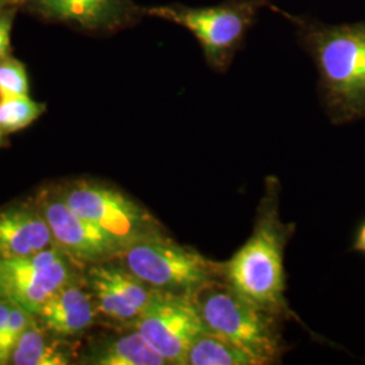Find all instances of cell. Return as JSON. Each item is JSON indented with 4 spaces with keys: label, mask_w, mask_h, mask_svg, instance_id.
Segmentation results:
<instances>
[{
    "label": "cell",
    "mask_w": 365,
    "mask_h": 365,
    "mask_svg": "<svg viewBox=\"0 0 365 365\" xmlns=\"http://www.w3.org/2000/svg\"><path fill=\"white\" fill-rule=\"evenodd\" d=\"M118 257L149 287L179 297H192L210 282L223 277L222 264L164 237L160 230L131 241Z\"/></svg>",
    "instance_id": "cell-5"
},
{
    "label": "cell",
    "mask_w": 365,
    "mask_h": 365,
    "mask_svg": "<svg viewBox=\"0 0 365 365\" xmlns=\"http://www.w3.org/2000/svg\"><path fill=\"white\" fill-rule=\"evenodd\" d=\"M45 13L87 27L120 25L130 11L128 0H38Z\"/></svg>",
    "instance_id": "cell-13"
},
{
    "label": "cell",
    "mask_w": 365,
    "mask_h": 365,
    "mask_svg": "<svg viewBox=\"0 0 365 365\" xmlns=\"http://www.w3.org/2000/svg\"><path fill=\"white\" fill-rule=\"evenodd\" d=\"M53 235L43 215L25 207L0 211V257H19L49 248Z\"/></svg>",
    "instance_id": "cell-11"
},
{
    "label": "cell",
    "mask_w": 365,
    "mask_h": 365,
    "mask_svg": "<svg viewBox=\"0 0 365 365\" xmlns=\"http://www.w3.org/2000/svg\"><path fill=\"white\" fill-rule=\"evenodd\" d=\"M27 95L29 80L24 64L7 57L0 60V101Z\"/></svg>",
    "instance_id": "cell-18"
},
{
    "label": "cell",
    "mask_w": 365,
    "mask_h": 365,
    "mask_svg": "<svg viewBox=\"0 0 365 365\" xmlns=\"http://www.w3.org/2000/svg\"><path fill=\"white\" fill-rule=\"evenodd\" d=\"M267 196L248 241L222 264L223 280L261 309L279 315L284 298V244L287 229L279 220L274 190Z\"/></svg>",
    "instance_id": "cell-2"
},
{
    "label": "cell",
    "mask_w": 365,
    "mask_h": 365,
    "mask_svg": "<svg viewBox=\"0 0 365 365\" xmlns=\"http://www.w3.org/2000/svg\"><path fill=\"white\" fill-rule=\"evenodd\" d=\"M10 307H11V304L7 300L0 298V336H1V331H3L4 325L7 322V318H9V314H10Z\"/></svg>",
    "instance_id": "cell-22"
},
{
    "label": "cell",
    "mask_w": 365,
    "mask_h": 365,
    "mask_svg": "<svg viewBox=\"0 0 365 365\" xmlns=\"http://www.w3.org/2000/svg\"><path fill=\"white\" fill-rule=\"evenodd\" d=\"M45 105L27 96L0 101V130L15 133L30 126L43 113Z\"/></svg>",
    "instance_id": "cell-17"
},
{
    "label": "cell",
    "mask_w": 365,
    "mask_h": 365,
    "mask_svg": "<svg viewBox=\"0 0 365 365\" xmlns=\"http://www.w3.org/2000/svg\"><path fill=\"white\" fill-rule=\"evenodd\" d=\"M64 200L80 217L113 235L123 248L131 241L158 230L149 212L114 188L83 184L72 188Z\"/></svg>",
    "instance_id": "cell-8"
},
{
    "label": "cell",
    "mask_w": 365,
    "mask_h": 365,
    "mask_svg": "<svg viewBox=\"0 0 365 365\" xmlns=\"http://www.w3.org/2000/svg\"><path fill=\"white\" fill-rule=\"evenodd\" d=\"M184 365H257V363L232 341L206 329L194 339Z\"/></svg>",
    "instance_id": "cell-14"
},
{
    "label": "cell",
    "mask_w": 365,
    "mask_h": 365,
    "mask_svg": "<svg viewBox=\"0 0 365 365\" xmlns=\"http://www.w3.org/2000/svg\"><path fill=\"white\" fill-rule=\"evenodd\" d=\"M167 364L184 365L194 339L206 330L191 297L155 291L133 324Z\"/></svg>",
    "instance_id": "cell-6"
},
{
    "label": "cell",
    "mask_w": 365,
    "mask_h": 365,
    "mask_svg": "<svg viewBox=\"0 0 365 365\" xmlns=\"http://www.w3.org/2000/svg\"><path fill=\"white\" fill-rule=\"evenodd\" d=\"M98 365H164L167 361L134 330L105 345L93 357Z\"/></svg>",
    "instance_id": "cell-15"
},
{
    "label": "cell",
    "mask_w": 365,
    "mask_h": 365,
    "mask_svg": "<svg viewBox=\"0 0 365 365\" xmlns=\"http://www.w3.org/2000/svg\"><path fill=\"white\" fill-rule=\"evenodd\" d=\"M271 7V0H226L214 6H156L144 13L188 30L199 42L210 68L223 72L232 64L259 13Z\"/></svg>",
    "instance_id": "cell-4"
},
{
    "label": "cell",
    "mask_w": 365,
    "mask_h": 365,
    "mask_svg": "<svg viewBox=\"0 0 365 365\" xmlns=\"http://www.w3.org/2000/svg\"><path fill=\"white\" fill-rule=\"evenodd\" d=\"M0 140H1V130H0Z\"/></svg>",
    "instance_id": "cell-24"
},
{
    "label": "cell",
    "mask_w": 365,
    "mask_h": 365,
    "mask_svg": "<svg viewBox=\"0 0 365 365\" xmlns=\"http://www.w3.org/2000/svg\"><path fill=\"white\" fill-rule=\"evenodd\" d=\"M43 217L57 245L78 260L105 262L117 259L123 249L113 235L80 217L66 200H49L43 206Z\"/></svg>",
    "instance_id": "cell-9"
},
{
    "label": "cell",
    "mask_w": 365,
    "mask_h": 365,
    "mask_svg": "<svg viewBox=\"0 0 365 365\" xmlns=\"http://www.w3.org/2000/svg\"><path fill=\"white\" fill-rule=\"evenodd\" d=\"M191 299L207 330L232 341L257 365L271 364L282 352L276 315L242 297L225 280L210 282Z\"/></svg>",
    "instance_id": "cell-3"
},
{
    "label": "cell",
    "mask_w": 365,
    "mask_h": 365,
    "mask_svg": "<svg viewBox=\"0 0 365 365\" xmlns=\"http://www.w3.org/2000/svg\"><path fill=\"white\" fill-rule=\"evenodd\" d=\"M30 314L11 304L7 322L0 336V365L9 364L16 342L22 337L30 322Z\"/></svg>",
    "instance_id": "cell-19"
},
{
    "label": "cell",
    "mask_w": 365,
    "mask_h": 365,
    "mask_svg": "<svg viewBox=\"0 0 365 365\" xmlns=\"http://www.w3.org/2000/svg\"><path fill=\"white\" fill-rule=\"evenodd\" d=\"M4 1H6V0H0V10H1V7H3V4H4Z\"/></svg>",
    "instance_id": "cell-23"
},
{
    "label": "cell",
    "mask_w": 365,
    "mask_h": 365,
    "mask_svg": "<svg viewBox=\"0 0 365 365\" xmlns=\"http://www.w3.org/2000/svg\"><path fill=\"white\" fill-rule=\"evenodd\" d=\"M90 284L96 300V310L106 318L134 324L155 295L122 264H99L90 271Z\"/></svg>",
    "instance_id": "cell-10"
},
{
    "label": "cell",
    "mask_w": 365,
    "mask_h": 365,
    "mask_svg": "<svg viewBox=\"0 0 365 365\" xmlns=\"http://www.w3.org/2000/svg\"><path fill=\"white\" fill-rule=\"evenodd\" d=\"M69 277L68 262L57 249L0 257V298L30 315H38L46 300L69 283Z\"/></svg>",
    "instance_id": "cell-7"
},
{
    "label": "cell",
    "mask_w": 365,
    "mask_h": 365,
    "mask_svg": "<svg viewBox=\"0 0 365 365\" xmlns=\"http://www.w3.org/2000/svg\"><path fill=\"white\" fill-rule=\"evenodd\" d=\"M95 315L90 295L69 283L57 289L38 313L45 327L61 336H73L86 330L91 327Z\"/></svg>",
    "instance_id": "cell-12"
},
{
    "label": "cell",
    "mask_w": 365,
    "mask_h": 365,
    "mask_svg": "<svg viewBox=\"0 0 365 365\" xmlns=\"http://www.w3.org/2000/svg\"><path fill=\"white\" fill-rule=\"evenodd\" d=\"M11 42V19L6 15H0V60L6 58L10 51Z\"/></svg>",
    "instance_id": "cell-20"
},
{
    "label": "cell",
    "mask_w": 365,
    "mask_h": 365,
    "mask_svg": "<svg viewBox=\"0 0 365 365\" xmlns=\"http://www.w3.org/2000/svg\"><path fill=\"white\" fill-rule=\"evenodd\" d=\"M353 249L365 255V221L360 225V227L356 233L354 241H353Z\"/></svg>",
    "instance_id": "cell-21"
},
{
    "label": "cell",
    "mask_w": 365,
    "mask_h": 365,
    "mask_svg": "<svg viewBox=\"0 0 365 365\" xmlns=\"http://www.w3.org/2000/svg\"><path fill=\"white\" fill-rule=\"evenodd\" d=\"M11 364L66 365L68 359L56 346L48 344L45 336L36 325H29L11 353Z\"/></svg>",
    "instance_id": "cell-16"
},
{
    "label": "cell",
    "mask_w": 365,
    "mask_h": 365,
    "mask_svg": "<svg viewBox=\"0 0 365 365\" xmlns=\"http://www.w3.org/2000/svg\"><path fill=\"white\" fill-rule=\"evenodd\" d=\"M282 11V10H280ZM318 71V87L334 125L365 119V21L325 24L282 11Z\"/></svg>",
    "instance_id": "cell-1"
}]
</instances>
